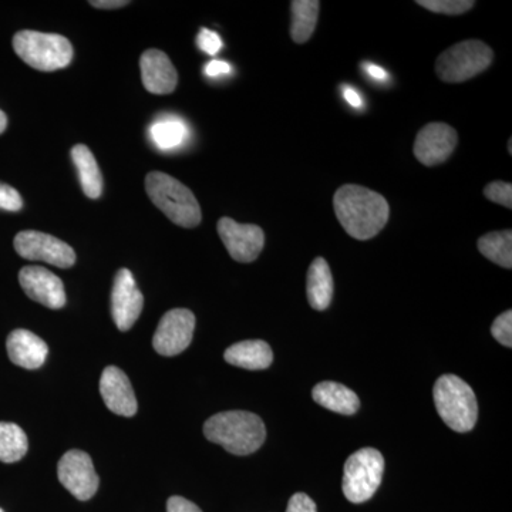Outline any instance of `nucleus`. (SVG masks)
I'll use <instances>...</instances> for the list:
<instances>
[{
  "label": "nucleus",
  "mask_w": 512,
  "mask_h": 512,
  "mask_svg": "<svg viewBox=\"0 0 512 512\" xmlns=\"http://www.w3.org/2000/svg\"><path fill=\"white\" fill-rule=\"evenodd\" d=\"M333 207L343 229L359 241L375 238L389 221V202L362 185H342L335 192Z\"/></svg>",
  "instance_id": "1"
},
{
  "label": "nucleus",
  "mask_w": 512,
  "mask_h": 512,
  "mask_svg": "<svg viewBox=\"0 0 512 512\" xmlns=\"http://www.w3.org/2000/svg\"><path fill=\"white\" fill-rule=\"evenodd\" d=\"M204 434L211 443L220 444L235 456L255 453L266 439L261 417L241 410L215 414L205 421Z\"/></svg>",
  "instance_id": "2"
},
{
  "label": "nucleus",
  "mask_w": 512,
  "mask_h": 512,
  "mask_svg": "<svg viewBox=\"0 0 512 512\" xmlns=\"http://www.w3.org/2000/svg\"><path fill=\"white\" fill-rule=\"evenodd\" d=\"M146 190L153 204L175 225L195 228L201 224L202 214L197 198L190 188L185 187L171 175L158 173V171L148 174Z\"/></svg>",
  "instance_id": "3"
},
{
  "label": "nucleus",
  "mask_w": 512,
  "mask_h": 512,
  "mask_svg": "<svg viewBox=\"0 0 512 512\" xmlns=\"http://www.w3.org/2000/svg\"><path fill=\"white\" fill-rule=\"evenodd\" d=\"M433 393L437 412L451 430L467 433L474 429L478 417L476 394L464 380L454 375L441 376Z\"/></svg>",
  "instance_id": "4"
},
{
  "label": "nucleus",
  "mask_w": 512,
  "mask_h": 512,
  "mask_svg": "<svg viewBox=\"0 0 512 512\" xmlns=\"http://www.w3.org/2000/svg\"><path fill=\"white\" fill-rule=\"evenodd\" d=\"M13 49L26 64L40 72H56L73 60V46L64 36L22 30L13 37Z\"/></svg>",
  "instance_id": "5"
},
{
  "label": "nucleus",
  "mask_w": 512,
  "mask_h": 512,
  "mask_svg": "<svg viewBox=\"0 0 512 512\" xmlns=\"http://www.w3.org/2000/svg\"><path fill=\"white\" fill-rule=\"evenodd\" d=\"M494 52L480 40H464L447 49L436 62V73L443 82H467L491 66Z\"/></svg>",
  "instance_id": "6"
},
{
  "label": "nucleus",
  "mask_w": 512,
  "mask_h": 512,
  "mask_svg": "<svg viewBox=\"0 0 512 512\" xmlns=\"http://www.w3.org/2000/svg\"><path fill=\"white\" fill-rule=\"evenodd\" d=\"M384 458L376 448H362L348 458L343 476V494L350 503L370 500L382 483Z\"/></svg>",
  "instance_id": "7"
},
{
  "label": "nucleus",
  "mask_w": 512,
  "mask_h": 512,
  "mask_svg": "<svg viewBox=\"0 0 512 512\" xmlns=\"http://www.w3.org/2000/svg\"><path fill=\"white\" fill-rule=\"evenodd\" d=\"M16 252L29 261H43L57 268H72L76 252L66 242L39 231H22L16 235Z\"/></svg>",
  "instance_id": "8"
},
{
  "label": "nucleus",
  "mask_w": 512,
  "mask_h": 512,
  "mask_svg": "<svg viewBox=\"0 0 512 512\" xmlns=\"http://www.w3.org/2000/svg\"><path fill=\"white\" fill-rule=\"evenodd\" d=\"M60 483L77 500L87 501L99 490V476L94 470L92 457L80 450H70L60 458L57 466Z\"/></svg>",
  "instance_id": "9"
},
{
  "label": "nucleus",
  "mask_w": 512,
  "mask_h": 512,
  "mask_svg": "<svg viewBox=\"0 0 512 512\" xmlns=\"http://www.w3.org/2000/svg\"><path fill=\"white\" fill-rule=\"evenodd\" d=\"M217 228L225 248L235 261L242 264L254 262L264 249V229L258 225L239 224L225 217L218 221Z\"/></svg>",
  "instance_id": "10"
},
{
  "label": "nucleus",
  "mask_w": 512,
  "mask_h": 512,
  "mask_svg": "<svg viewBox=\"0 0 512 512\" xmlns=\"http://www.w3.org/2000/svg\"><path fill=\"white\" fill-rule=\"evenodd\" d=\"M195 316L188 309H173L165 313L154 335L153 346L163 356H175L191 345Z\"/></svg>",
  "instance_id": "11"
},
{
  "label": "nucleus",
  "mask_w": 512,
  "mask_h": 512,
  "mask_svg": "<svg viewBox=\"0 0 512 512\" xmlns=\"http://www.w3.org/2000/svg\"><path fill=\"white\" fill-rule=\"evenodd\" d=\"M457 131L446 123H430L424 126L414 141V156L427 167L443 164L456 150Z\"/></svg>",
  "instance_id": "12"
},
{
  "label": "nucleus",
  "mask_w": 512,
  "mask_h": 512,
  "mask_svg": "<svg viewBox=\"0 0 512 512\" xmlns=\"http://www.w3.org/2000/svg\"><path fill=\"white\" fill-rule=\"evenodd\" d=\"M143 293L137 288L134 276L128 269H120L111 292V315L121 332L133 328L143 311Z\"/></svg>",
  "instance_id": "13"
},
{
  "label": "nucleus",
  "mask_w": 512,
  "mask_h": 512,
  "mask_svg": "<svg viewBox=\"0 0 512 512\" xmlns=\"http://www.w3.org/2000/svg\"><path fill=\"white\" fill-rule=\"evenodd\" d=\"M19 282L30 299L50 309L66 305V292L59 276L42 266H25L19 272Z\"/></svg>",
  "instance_id": "14"
},
{
  "label": "nucleus",
  "mask_w": 512,
  "mask_h": 512,
  "mask_svg": "<svg viewBox=\"0 0 512 512\" xmlns=\"http://www.w3.org/2000/svg\"><path fill=\"white\" fill-rule=\"evenodd\" d=\"M100 393L111 412L123 417H133L137 413V399L130 380L119 367L104 369L100 379Z\"/></svg>",
  "instance_id": "15"
},
{
  "label": "nucleus",
  "mask_w": 512,
  "mask_h": 512,
  "mask_svg": "<svg viewBox=\"0 0 512 512\" xmlns=\"http://www.w3.org/2000/svg\"><path fill=\"white\" fill-rule=\"evenodd\" d=\"M141 79L147 92L170 94L177 89L178 74L170 57L157 49H148L140 59Z\"/></svg>",
  "instance_id": "16"
},
{
  "label": "nucleus",
  "mask_w": 512,
  "mask_h": 512,
  "mask_svg": "<svg viewBox=\"0 0 512 512\" xmlns=\"http://www.w3.org/2000/svg\"><path fill=\"white\" fill-rule=\"evenodd\" d=\"M6 348L12 363L29 370L42 367L49 355L45 340L26 329L13 330L6 342Z\"/></svg>",
  "instance_id": "17"
},
{
  "label": "nucleus",
  "mask_w": 512,
  "mask_h": 512,
  "mask_svg": "<svg viewBox=\"0 0 512 512\" xmlns=\"http://www.w3.org/2000/svg\"><path fill=\"white\" fill-rule=\"evenodd\" d=\"M229 365L247 370H264L272 365L274 353L264 340H244L225 350Z\"/></svg>",
  "instance_id": "18"
},
{
  "label": "nucleus",
  "mask_w": 512,
  "mask_h": 512,
  "mask_svg": "<svg viewBox=\"0 0 512 512\" xmlns=\"http://www.w3.org/2000/svg\"><path fill=\"white\" fill-rule=\"evenodd\" d=\"M333 276L329 264L323 258H316L309 266L308 281H306V293H308L309 305L315 311H325L333 299Z\"/></svg>",
  "instance_id": "19"
},
{
  "label": "nucleus",
  "mask_w": 512,
  "mask_h": 512,
  "mask_svg": "<svg viewBox=\"0 0 512 512\" xmlns=\"http://www.w3.org/2000/svg\"><path fill=\"white\" fill-rule=\"evenodd\" d=\"M313 400L325 409L332 412L352 416L360 407L357 394L349 387L335 382H322L316 384L312 392Z\"/></svg>",
  "instance_id": "20"
},
{
  "label": "nucleus",
  "mask_w": 512,
  "mask_h": 512,
  "mask_svg": "<svg viewBox=\"0 0 512 512\" xmlns=\"http://www.w3.org/2000/svg\"><path fill=\"white\" fill-rule=\"evenodd\" d=\"M72 158L79 173L84 194L92 200H97L103 192V175L92 151L83 144H77L73 147Z\"/></svg>",
  "instance_id": "21"
},
{
  "label": "nucleus",
  "mask_w": 512,
  "mask_h": 512,
  "mask_svg": "<svg viewBox=\"0 0 512 512\" xmlns=\"http://www.w3.org/2000/svg\"><path fill=\"white\" fill-rule=\"evenodd\" d=\"M320 2L318 0H295L291 3V37L298 45L308 42L318 25Z\"/></svg>",
  "instance_id": "22"
},
{
  "label": "nucleus",
  "mask_w": 512,
  "mask_h": 512,
  "mask_svg": "<svg viewBox=\"0 0 512 512\" xmlns=\"http://www.w3.org/2000/svg\"><path fill=\"white\" fill-rule=\"evenodd\" d=\"M478 249L485 258L494 264L511 269L512 266V231L490 232L478 239Z\"/></svg>",
  "instance_id": "23"
},
{
  "label": "nucleus",
  "mask_w": 512,
  "mask_h": 512,
  "mask_svg": "<svg viewBox=\"0 0 512 512\" xmlns=\"http://www.w3.org/2000/svg\"><path fill=\"white\" fill-rule=\"evenodd\" d=\"M28 437L15 423H0V461L10 464L28 453Z\"/></svg>",
  "instance_id": "24"
},
{
  "label": "nucleus",
  "mask_w": 512,
  "mask_h": 512,
  "mask_svg": "<svg viewBox=\"0 0 512 512\" xmlns=\"http://www.w3.org/2000/svg\"><path fill=\"white\" fill-rule=\"evenodd\" d=\"M150 137L160 150L171 151L183 146L188 137V127L178 119H161L150 127Z\"/></svg>",
  "instance_id": "25"
},
{
  "label": "nucleus",
  "mask_w": 512,
  "mask_h": 512,
  "mask_svg": "<svg viewBox=\"0 0 512 512\" xmlns=\"http://www.w3.org/2000/svg\"><path fill=\"white\" fill-rule=\"evenodd\" d=\"M417 5L430 12L441 13V15L458 16L474 8L476 2L471 0H419Z\"/></svg>",
  "instance_id": "26"
},
{
  "label": "nucleus",
  "mask_w": 512,
  "mask_h": 512,
  "mask_svg": "<svg viewBox=\"0 0 512 512\" xmlns=\"http://www.w3.org/2000/svg\"><path fill=\"white\" fill-rule=\"evenodd\" d=\"M484 195L491 202L503 205L511 210L512 208V185L505 181H494L484 188Z\"/></svg>",
  "instance_id": "27"
},
{
  "label": "nucleus",
  "mask_w": 512,
  "mask_h": 512,
  "mask_svg": "<svg viewBox=\"0 0 512 512\" xmlns=\"http://www.w3.org/2000/svg\"><path fill=\"white\" fill-rule=\"evenodd\" d=\"M491 333L501 345L511 348L512 346V312L507 311L501 313L497 319L494 320L491 326Z\"/></svg>",
  "instance_id": "28"
},
{
  "label": "nucleus",
  "mask_w": 512,
  "mask_h": 512,
  "mask_svg": "<svg viewBox=\"0 0 512 512\" xmlns=\"http://www.w3.org/2000/svg\"><path fill=\"white\" fill-rule=\"evenodd\" d=\"M197 46L207 55L215 56L222 49V39L210 29H201L197 36Z\"/></svg>",
  "instance_id": "29"
},
{
  "label": "nucleus",
  "mask_w": 512,
  "mask_h": 512,
  "mask_svg": "<svg viewBox=\"0 0 512 512\" xmlns=\"http://www.w3.org/2000/svg\"><path fill=\"white\" fill-rule=\"evenodd\" d=\"M23 200L15 188L0 183V210L16 212L22 210Z\"/></svg>",
  "instance_id": "30"
},
{
  "label": "nucleus",
  "mask_w": 512,
  "mask_h": 512,
  "mask_svg": "<svg viewBox=\"0 0 512 512\" xmlns=\"http://www.w3.org/2000/svg\"><path fill=\"white\" fill-rule=\"evenodd\" d=\"M286 512H318L316 504L313 503L311 497L303 493L293 495L289 500L288 510Z\"/></svg>",
  "instance_id": "31"
},
{
  "label": "nucleus",
  "mask_w": 512,
  "mask_h": 512,
  "mask_svg": "<svg viewBox=\"0 0 512 512\" xmlns=\"http://www.w3.org/2000/svg\"><path fill=\"white\" fill-rule=\"evenodd\" d=\"M167 512H202L191 501L185 500L183 497H171L167 501Z\"/></svg>",
  "instance_id": "32"
},
{
  "label": "nucleus",
  "mask_w": 512,
  "mask_h": 512,
  "mask_svg": "<svg viewBox=\"0 0 512 512\" xmlns=\"http://www.w3.org/2000/svg\"><path fill=\"white\" fill-rule=\"evenodd\" d=\"M231 72L232 67L229 66V63L222 62V60H212L204 69L205 76L208 77L227 76Z\"/></svg>",
  "instance_id": "33"
},
{
  "label": "nucleus",
  "mask_w": 512,
  "mask_h": 512,
  "mask_svg": "<svg viewBox=\"0 0 512 512\" xmlns=\"http://www.w3.org/2000/svg\"><path fill=\"white\" fill-rule=\"evenodd\" d=\"M343 97L348 101L350 106L355 107V109H360L362 107V97L360 94L356 92L353 87H343Z\"/></svg>",
  "instance_id": "34"
},
{
  "label": "nucleus",
  "mask_w": 512,
  "mask_h": 512,
  "mask_svg": "<svg viewBox=\"0 0 512 512\" xmlns=\"http://www.w3.org/2000/svg\"><path fill=\"white\" fill-rule=\"evenodd\" d=\"M90 5L96 9H119L127 6V0H97V2H90Z\"/></svg>",
  "instance_id": "35"
},
{
  "label": "nucleus",
  "mask_w": 512,
  "mask_h": 512,
  "mask_svg": "<svg viewBox=\"0 0 512 512\" xmlns=\"http://www.w3.org/2000/svg\"><path fill=\"white\" fill-rule=\"evenodd\" d=\"M365 70L370 77H373V79L376 80H384L387 77L386 70L382 69L380 66H376V64H365Z\"/></svg>",
  "instance_id": "36"
},
{
  "label": "nucleus",
  "mask_w": 512,
  "mask_h": 512,
  "mask_svg": "<svg viewBox=\"0 0 512 512\" xmlns=\"http://www.w3.org/2000/svg\"><path fill=\"white\" fill-rule=\"evenodd\" d=\"M6 127H8V117H6V114L0 110V134L6 130Z\"/></svg>",
  "instance_id": "37"
},
{
  "label": "nucleus",
  "mask_w": 512,
  "mask_h": 512,
  "mask_svg": "<svg viewBox=\"0 0 512 512\" xmlns=\"http://www.w3.org/2000/svg\"><path fill=\"white\" fill-rule=\"evenodd\" d=\"M0 512H5V511H3V510H0Z\"/></svg>",
  "instance_id": "38"
}]
</instances>
